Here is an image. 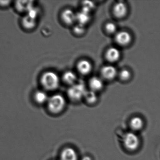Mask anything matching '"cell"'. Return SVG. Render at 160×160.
I'll return each instance as SVG.
<instances>
[{"instance_id": "6da1fadb", "label": "cell", "mask_w": 160, "mask_h": 160, "mask_svg": "<svg viewBox=\"0 0 160 160\" xmlns=\"http://www.w3.org/2000/svg\"><path fill=\"white\" fill-rule=\"evenodd\" d=\"M41 84L47 90H53L58 88L60 84V79L57 74L53 71H47L42 75Z\"/></svg>"}, {"instance_id": "7a4b0ae2", "label": "cell", "mask_w": 160, "mask_h": 160, "mask_svg": "<svg viewBox=\"0 0 160 160\" xmlns=\"http://www.w3.org/2000/svg\"><path fill=\"white\" fill-rule=\"evenodd\" d=\"M48 102L49 110L52 113H59L63 111L66 106L65 99L60 94L53 95L49 98Z\"/></svg>"}, {"instance_id": "3957f363", "label": "cell", "mask_w": 160, "mask_h": 160, "mask_svg": "<svg viewBox=\"0 0 160 160\" xmlns=\"http://www.w3.org/2000/svg\"><path fill=\"white\" fill-rule=\"evenodd\" d=\"M87 91L85 85L83 83H76L68 89V95L72 100L79 101L84 97Z\"/></svg>"}, {"instance_id": "277c9868", "label": "cell", "mask_w": 160, "mask_h": 160, "mask_svg": "<svg viewBox=\"0 0 160 160\" xmlns=\"http://www.w3.org/2000/svg\"><path fill=\"white\" fill-rule=\"evenodd\" d=\"M123 144L130 151H135L140 145V140L138 136L133 132L126 133L123 139Z\"/></svg>"}, {"instance_id": "5b68a950", "label": "cell", "mask_w": 160, "mask_h": 160, "mask_svg": "<svg viewBox=\"0 0 160 160\" xmlns=\"http://www.w3.org/2000/svg\"><path fill=\"white\" fill-rule=\"evenodd\" d=\"M115 40L117 43L121 46H128L132 41V36L127 31H120L116 34Z\"/></svg>"}, {"instance_id": "8992f818", "label": "cell", "mask_w": 160, "mask_h": 160, "mask_svg": "<svg viewBox=\"0 0 160 160\" xmlns=\"http://www.w3.org/2000/svg\"><path fill=\"white\" fill-rule=\"evenodd\" d=\"M113 10L115 17L120 18H124L127 15L128 8L126 4L122 2H119L115 5Z\"/></svg>"}, {"instance_id": "52a82bcc", "label": "cell", "mask_w": 160, "mask_h": 160, "mask_svg": "<svg viewBox=\"0 0 160 160\" xmlns=\"http://www.w3.org/2000/svg\"><path fill=\"white\" fill-rule=\"evenodd\" d=\"M101 74L106 80H113L117 75V70L113 66L106 65L102 69Z\"/></svg>"}, {"instance_id": "ba28073f", "label": "cell", "mask_w": 160, "mask_h": 160, "mask_svg": "<svg viewBox=\"0 0 160 160\" xmlns=\"http://www.w3.org/2000/svg\"><path fill=\"white\" fill-rule=\"evenodd\" d=\"M62 18L66 24L70 25L77 20V15L71 9H66L62 13Z\"/></svg>"}, {"instance_id": "9c48e42d", "label": "cell", "mask_w": 160, "mask_h": 160, "mask_svg": "<svg viewBox=\"0 0 160 160\" xmlns=\"http://www.w3.org/2000/svg\"><path fill=\"white\" fill-rule=\"evenodd\" d=\"M61 160H78V154L76 150L72 147H66L61 153Z\"/></svg>"}, {"instance_id": "30bf717a", "label": "cell", "mask_w": 160, "mask_h": 160, "mask_svg": "<svg viewBox=\"0 0 160 160\" xmlns=\"http://www.w3.org/2000/svg\"><path fill=\"white\" fill-rule=\"evenodd\" d=\"M79 72L83 75H87L91 72L92 66L91 63L87 60H82L78 64Z\"/></svg>"}, {"instance_id": "8fae6325", "label": "cell", "mask_w": 160, "mask_h": 160, "mask_svg": "<svg viewBox=\"0 0 160 160\" xmlns=\"http://www.w3.org/2000/svg\"><path fill=\"white\" fill-rule=\"evenodd\" d=\"M120 52L119 50L114 47L109 48L106 51V59L109 62L114 63L119 60L120 57Z\"/></svg>"}, {"instance_id": "7c38bea8", "label": "cell", "mask_w": 160, "mask_h": 160, "mask_svg": "<svg viewBox=\"0 0 160 160\" xmlns=\"http://www.w3.org/2000/svg\"><path fill=\"white\" fill-rule=\"evenodd\" d=\"M89 85L91 90L95 92L102 89L103 85L102 80L98 77L91 78L89 80Z\"/></svg>"}, {"instance_id": "4fadbf2b", "label": "cell", "mask_w": 160, "mask_h": 160, "mask_svg": "<svg viewBox=\"0 0 160 160\" xmlns=\"http://www.w3.org/2000/svg\"><path fill=\"white\" fill-rule=\"evenodd\" d=\"M63 79L65 82L71 85L76 83L77 76L74 72L72 71H67L65 72L63 76Z\"/></svg>"}, {"instance_id": "5bb4252c", "label": "cell", "mask_w": 160, "mask_h": 160, "mask_svg": "<svg viewBox=\"0 0 160 160\" xmlns=\"http://www.w3.org/2000/svg\"><path fill=\"white\" fill-rule=\"evenodd\" d=\"M144 123L141 117L135 116L131 120L130 126L134 131L140 130L143 126Z\"/></svg>"}, {"instance_id": "9a60e30c", "label": "cell", "mask_w": 160, "mask_h": 160, "mask_svg": "<svg viewBox=\"0 0 160 160\" xmlns=\"http://www.w3.org/2000/svg\"><path fill=\"white\" fill-rule=\"evenodd\" d=\"M34 99L38 104H43L48 101L49 98L48 95L45 92L38 91L35 94Z\"/></svg>"}, {"instance_id": "2e32d148", "label": "cell", "mask_w": 160, "mask_h": 160, "mask_svg": "<svg viewBox=\"0 0 160 160\" xmlns=\"http://www.w3.org/2000/svg\"><path fill=\"white\" fill-rule=\"evenodd\" d=\"M22 23L23 26L26 29H32L35 25V19L27 15L22 18Z\"/></svg>"}, {"instance_id": "e0dca14e", "label": "cell", "mask_w": 160, "mask_h": 160, "mask_svg": "<svg viewBox=\"0 0 160 160\" xmlns=\"http://www.w3.org/2000/svg\"><path fill=\"white\" fill-rule=\"evenodd\" d=\"M16 7L20 11H29L32 7L31 2L28 1H18L16 4Z\"/></svg>"}, {"instance_id": "ac0fdd59", "label": "cell", "mask_w": 160, "mask_h": 160, "mask_svg": "<svg viewBox=\"0 0 160 160\" xmlns=\"http://www.w3.org/2000/svg\"><path fill=\"white\" fill-rule=\"evenodd\" d=\"M84 98L85 99L86 101L90 104L95 103L98 100V97L95 91L91 90L87 91Z\"/></svg>"}, {"instance_id": "d6986e66", "label": "cell", "mask_w": 160, "mask_h": 160, "mask_svg": "<svg viewBox=\"0 0 160 160\" xmlns=\"http://www.w3.org/2000/svg\"><path fill=\"white\" fill-rule=\"evenodd\" d=\"M89 19L88 13L83 11H82V12L77 15V20L79 21L80 24L84 25L85 23L88 22Z\"/></svg>"}, {"instance_id": "ffe728a7", "label": "cell", "mask_w": 160, "mask_h": 160, "mask_svg": "<svg viewBox=\"0 0 160 160\" xmlns=\"http://www.w3.org/2000/svg\"><path fill=\"white\" fill-rule=\"evenodd\" d=\"M119 78L123 81H128L131 79L132 77V73L129 70L123 69L119 72Z\"/></svg>"}, {"instance_id": "44dd1931", "label": "cell", "mask_w": 160, "mask_h": 160, "mask_svg": "<svg viewBox=\"0 0 160 160\" xmlns=\"http://www.w3.org/2000/svg\"><path fill=\"white\" fill-rule=\"evenodd\" d=\"M105 30L109 34H114L117 31V26L113 23H108L105 25Z\"/></svg>"}, {"instance_id": "7402d4cb", "label": "cell", "mask_w": 160, "mask_h": 160, "mask_svg": "<svg viewBox=\"0 0 160 160\" xmlns=\"http://www.w3.org/2000/svg\"><path fill=\"white\" fill-rule=\"evenodd\" d=\"M84 25H83V24H78V25H77L74 28V31H75V33L76 34H82V33H84Z\"/></svg>"}, {"instance_id": "603a6c76", "label": "cell", "mask_w": 160, "mask_h": 160, "mask_svg": "<svg viewBox=\"0 0 160 160\" xmlns=\"http://www.w3.org/2000/svg\"><path fill=\"white\" fill-rule=\"evenodd\" d=\"M10 1H0V5L2 6H7L9 3H10Z\"/></svg>"}, {"instance_id": "cb8c5ba5", "label": "cell", "mask_w": 160, "mask_h": 160, "mask_svg": "<svg viewBox=\"0 0 160 160\" xmlns=\"http://www.w3.org/2000/svg\"><path fill=\"white\" fill-rule=\"evenodd\" d=\"M81 160H92V159L90 157H88V156H85V157H83L82 158Z\"/></svg>"}]
</instances>
